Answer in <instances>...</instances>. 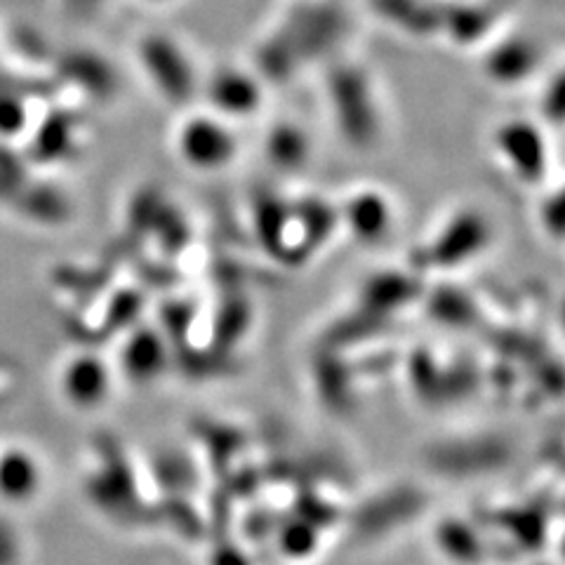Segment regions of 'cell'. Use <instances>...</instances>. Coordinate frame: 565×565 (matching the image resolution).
<instances>
[{
  "label": "cell",
  "instance_id": "6da1fadb",
  "mask_svg": "<svg viewBox=\"0 0 565 565\" xmlns=\"http://www.w3.org/2000/svg\"><path fill=\"white\" fill-rule=\"evenodd\" d=\"M177 156L191 168L212 172L228 166L236 158V135L224 116L201 111L186 116L174 135Z\"/></svg>",
  "mask_w": 565,
  "mask_h": 565
},
{
  "label": "cell",
  "instance_id": "7a4b0ae2",
  "mask_svg": "<svg viewBox=\"0 0 565 565\" xmlns=\"http://www.w3.org/2000/svg\"><path fill=\"white\" fill-rule=\"evenodd\" d=\"M87 492L97 507L106 514L126 521V523H145L151 521V511L139 502L135 476L128 469L126 457L120 450L104 452V469L93 476L87 483Z\"/></svg>",
  "mask_w": 565,
  "mask_h": 565
},
{
  "label": "cell",
  "instance_id": "3957f363",
  "mask_svg": "<svg viewBox=\"0 0 565 565\" xmlns=\"http://www.w3.org/2000/svg\"><path fill=\"white\" fill-rule=\"evenodd\" d=\"M422 507V494L417 490H396L380 500L370 502L356 519V530L367 535H377L388 525H398L401 521L417 514Z\"/></svg>",
  "mask_w": 565,
  "mask_h": 565
},
{
  "label": "cell",
  "instance_id": "277c9868",
  "mask_svg": "<svg viewBox=\"0 0 565 565\" xmlns=\"http://www.w3.org/2000/svg\"><path fill=\"white\" fill-rule=\"evenodd\" d=\"M166 349L161 340L156 334L141 332L137 338H132L130 347L126 349V359H122V365H126L130 380L135 382H151L161 370L166 367Z\"/></svg>",
  "mask_w": 565,
  "mask_h": 565
},
{
  "label": "cell",
  "instance_id": "5b68a950",
  "mask_svg": "<svg viewBox=\"0 0 565 565\" xmlns=\"http://www.w3.org/2000/svg\"><path fill=\"white\" fill-rule=\"evenodd\" d=\"M438 544L457 563H476L483 556V542L476 530L462 521H444L438 525Z\"/></svg>",
  "mask_w": 565,
  "mask_h": 565
},
{
  "label": "cell",
  "instance_id": "8992f818",
  "mask_svg": "<svg viewBox=\"0 0 565 565\" xmlns=\"http://www.w3.org/2000/svg\"><path fill=\"white\" fill-rule=\"evenodd\" d=\"M39 486V471L26 455H12L0 465V492L10 500H26Z\"/></svg>",
  "mask_w": 565,
  "mask_h": 565
},
{
  "label": "cell",
  "instance_id": "52a82bcc",
  "mask_svg": "<svg viewBox=\"0 0 565 565\" xmlns=\"http://www.w3.org/2000/svg\"><path fill=\"white\" fill-rule=\"evenodd\" d=\"M276 533H278V550L290 558H307L316 550L318 527L309 525L302 519L295 516L292 521H282Z\"/></svg>",
  "mask_w": 565,
  "mask_h": 565
},
{
  "label": "cell",
  "instance_id": "ba28073f",
  "mask_svg": "<svg viewBox=\"0 0 565 565\" xmlns=\"http://www.w3.org/2000/svg\"><path fill=\"white\" fill-rule=\"evenodd\" d=\"M494 523H498L502 530H507V533L516 540V544H521V550L540 544L544 537L542 519L540 514H535V511H527V509L500 511V514L494 516Z\"/></svg>",
  "mask_w": 565,
  "mask_h": 565
},
{
  "label": "cell",
  "instance_id": "9c48e42d",
  "mask_svg": "<svg viewBox=\"0 0 565 565\" xmlns=\"http://www.w3.org/2000/svg\"><path fill=\"white\" fill-rule=\"evenodd\" d=\"M106 384H109V380H106V373L99 363H83L71 373L68 392L74 401L93 405L104 398Z\"/></svg>",
  "mask_w": 565,
  "mask_h": 565
},
{
  "label": "cell",
  "instance_id": "30bf717a",
  "mask_svg": "<svg viewBox=\"0 0 565 565\" xmlns=\"http://www.w3.org/2000/svg\"><path fill=\"white\" fill-rule=\"evenodd\" d=\"M295 516L307 521L313 527H326L338 521V509L328 504L326 500L316 498V494H305V498H299V502L295 504Z\"/></svg>",
  "mask_w": 565,
  "mask_h": 565
},
{
  "label": "cell",
  "instance_id": "8fae6325",
  "mask_svg": "<svg viewBox=\"0 0 565 565\" xmlns=\"http://www.w3.org/2000/svg\"><path fill=\"white\" fill-rule=\"evenodd\" d=\"M278 525H280L278 519H276L274 514H269V511H264V514H255V516L247 519L245 533L250 535L253 540H259V537H264V535L276 533Z\"/></svg>",
  "mask_w": 565,
  "mask_h": 565
},
{
  "label": "cell",
  "instance_id": "7c38bea8",
  "mask_svg": "<svg viewBox=\"0 0 565 565\" xmlns=\"http://www.w3.org/2000/svg\"><path fill=\"white\" fill-rule=\"evenodd\" d=\"M212 565H250L245 554L234 544H220L215 556H212Z\"/></svg>",
  "mask_w": 565,
  "mask_h": 565
}]
</instances>
